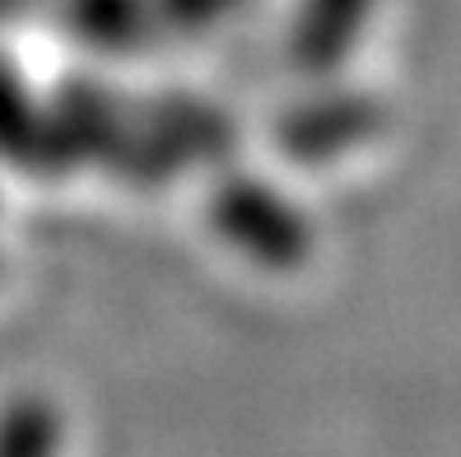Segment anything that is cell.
<instances>
[{
	"label": "cell",
	"instance_id": "1",
	"mask_svg": "<svg viewBox=\"0 0 461 457\" xmlns=\"http://www.w3.org/2000/svg\"><path fill=\"white\" fill-rule=\"evenodd\" d=\"M61 420L47 401L29 397L0 416V457H57Z\"/></svg>",
	"mask_w": 461,
	"mask_h": 457
}]
</instances>
